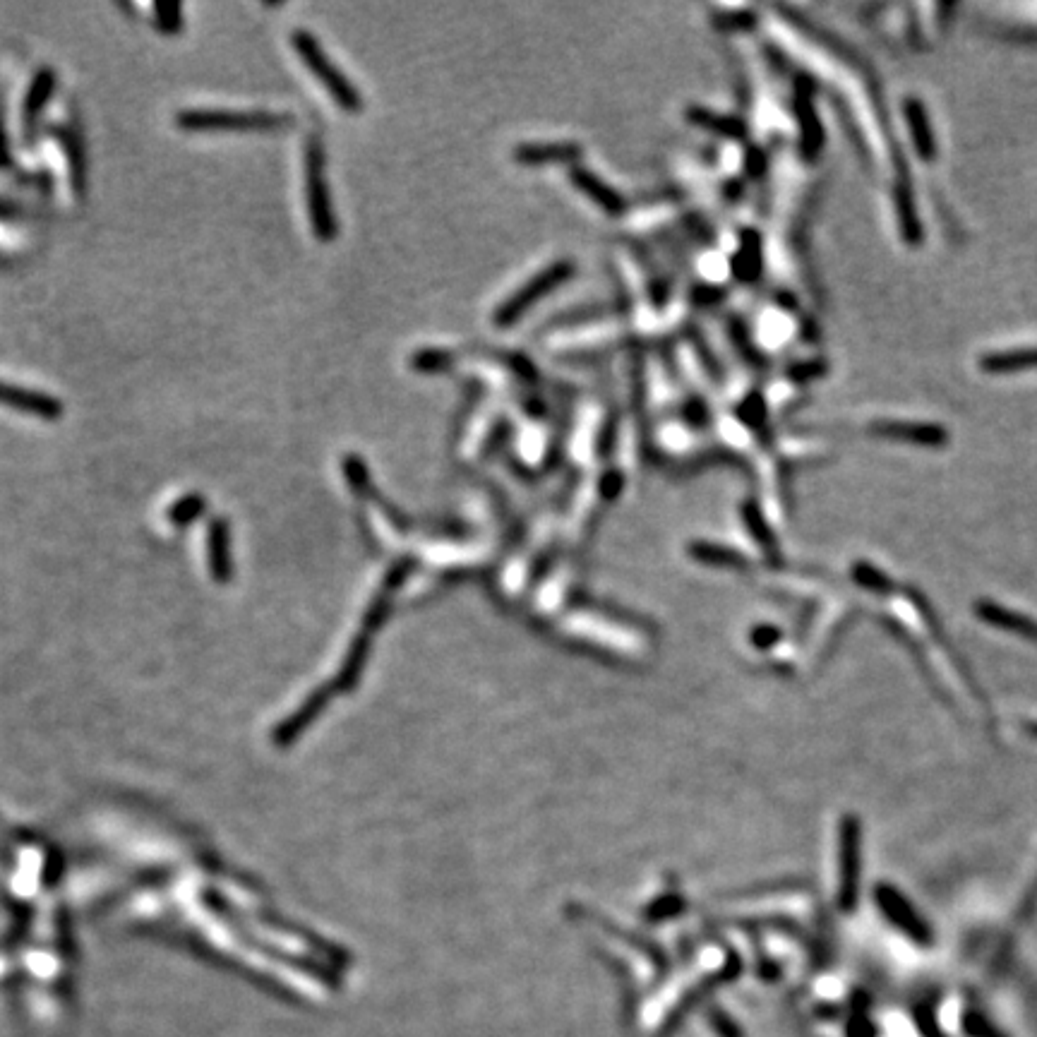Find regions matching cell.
Segmentation results:
<instances>
[{"label":"cell","instance_id":"1","mask_svg":"<svg viewBox=\"0 0 1037 1037\" xmlns=\"http://www.w3.org/2000/svg\"><path fill=\"white\" fill-rule=\"evenodd\" d=\"M577 272L572 260H557L553 265L543 267L541 272L533 274L531 279H526L512 296H507L505 301L495 308L493 322L497 329H509L514 322H519L536 303H541L543 298H548L555 289H560L565 281H569Z\"/></svg>","mask_w":1037,"mask_h":1037},{"label":"cell","instance_id":"2","mask_svg":"<svg viewBox=\"0 0 1037 1037\" xmlns=\"http://www.w3.org/2000/svg\"><path fill=\"white\" fill-rule=\"evenodd\" d=\"M305 202H308L310 224L317 241L327 243L337 238V217L329 197V183L325 173V152L317 137L305 142Z\"/></svg>","mask_w":1037,"mask_h":1037},{"label":"cell","instance_id":"3","mask_svg":"<svg viewBox=\"0 0 1037 1037\" xmlns=\"http://www.w3.org/2000/svg\"><path fill=\"white\" fill-rule=\"evenodd\" d=\"M293 46H296L298 56H301L305 68H310V73H313L317 77V82H320V85L325 87L329 94H332V99L337 101L341 109L344 111H361L363 109V99H361V94H358V89L353 87L349 80H346L344 73H341L337 65L329 61V56L322 53L320 44H317V39L313 37V34L296 32L293 34Z\"/></svg>","mask_w":1037,"mask_h":1037},{"label":"cell","instance_id":"4","mask_svg":"<svg viewBox=\"0 0 1037 1037\" xmlns=\"http://www.w3.org/2000/svg\"><path fill=\"white\" fill-rule=\"evenodd\" d=\"M178 125L183 130H277L291 125V118L269 111L193 109L178 113Z\"/></svg>","mask_w":1037,"mask_h":1037},{"label":"cell","instance_id":"5","mask_svg":"<svg viewBox=\"0 0 1037 1037\" xmlns=\"http://www.w3.org/2000/svg\"><path fill=\"white\" fill-rule=\"evenodd\" d=\"M569 183H572L586 200L601 209L603 214H608V217L615 219L627 214L625 197L617 193L613 185L605 183L601 176L584 169V166H572V169H569Z\"/></svg>","mask_w":1037,"mask_h":1037},{"label":"cell","instance_id":"6","mask_svg":"<svg viewBox=\"0 0 1037 1037\" xmlns=\"http://www.w3.org/2000/svg\"><path fill=\"white\" fill-rule=\"evenodd\" d=\"M581 157V145L577 142H524L512 152V159L524 166H548V164H574Z\"/></svg>","mask_w":1037,"mask_h":1037},{"label":"cell","instance_id":"7","mask_svg":"<svg viewBox=\"0 0 1037 1037\" xmlns=\"http://www.w3.org/2000/svg\"><path fill=\"white\" fill-rule=\"evenodd\" d=\"M327 701H329V687L327 685L317 687L315 692L310 694V697L305 699L301 706H298V711L279 725L277 733H274V742H277L279 747L291 745V742L296 740V737L301 735L303 730L308 728V725L313 723L317 716H320V711L325 709Z\"/></svg>","mask_w":1037,"mask_h":1037},{"label":"cell","instance_id":"8","mask_svg":"<svg viewBox=\"0 0 1037 1037\" xmlns=\"http://www.w3.org/2000/svg\"><path fill=\"white\" fill-rule=\"evenodd\" d=\"M685 118L706 133L723 137V140H745L747 123L740 116H728V113L706 109V106H687Z\"/></svg>","mask_w":1037,"mask_h":1037},{"label":"cell","instance_id":"9","mask_svg":"<svg viewBox=\"0 0 1037 1037\" xmlns=\"http://www.w3.org/2000/svg\"><path fill=\"white\" fill-rule=\"evenodd\" d=\"M0 404L13 406L17 411L34 413V416L41 418H58L63 413L61 401L46 397L41 392H29V389L5 385V382H0Z\"/></svg>","mask_w":1037,"mask_h":1037},{"label":"cell","instance_id":"10","mask_svg":"<svg viewBox=\"0 0 1037 1037\" xmlns=\"http://www.w3.org/2000/svg\"><path fill=\"white\" fill-rule=\"evenodd\" d=\"M207 553L209 569L219 584H226L233 574L231 565V533L224 519H214L207 529Z\"/></svg>","mask_w":1037,"mask_h":1037},{"label":"cell","instance_id":"11","mask_svg":"<svg viewBox=\"0 0 1037 1037\" xmlns=\"http://www.w3.org/2000/svg\"><path fill=\"white\" fill-rule=\"evenodd\" d=\"M795 118L797 125H800V137L802 142H805V149L814 157L821 145H824V135H821V123L817 118V111H814L812 94L807 92L805 85L797 87L795 92Z\"/></svg>","mask_w":1037,"mask_h":1037},{"label":"cell","instance_id":"12","mask_svg":"<svg viewBox=\"0 0 1037 1037\" xmlns=\"http://www.w3.org/2000/svg\"><path fill=\"white\" fill-rule=\"evenodd\" d=\"M764 265V253H761V238L754 229L742 233V241L737 245V253L733 257V272L737 279L754 281L761 274Z\"/></svg>","mask_w":1037,"mask_h":1037},{"label":"cell","instance_id":"13","mask_svg":"<svg viewBox=\"0 0 1037 1037\" xmlns=\"http://www.w3.org/2000/svg\"><path fill=\"white\" fill-rule=\"evenodd\" d=\"M53 87H56V77H53L51 70H41V73H37V77H34L32 82V89H29L27 94V101H25V121L27 125H32L34 121L39 118V113L44 111L46 101H49Z\"/></svg>","mask_w":1037,"mask_h":1037},{"label":"cell","instance_id":"14","mask_svg":"<svg viewBox=\"0 0 1037 1037\" xmlns=\"http://www.w3.org/2000/svg\"><path fill=\"white\" fill-rule=\"evenodd\" d=\"M980 613L985 620L992 622V625L1004 627V629H1018V634H1023V637L1037 639V627L1030 620H1025V617L1006 613L1004 608H997V605H989V603L980 605Z\"/></svg>","mask_w":1037,"mask_h":1037},{"label":"cell","instance_id":"15","mask_svg":"<svg viewBox=\"0 0 1037 1037\" xmlns=\"http://www.w3.org/2000/svg\"><path fill=\"white\" fill-rule=\"evenodd\" d=\"M454 365V353L442 349H423L411 358V368L416 373H445Z\"/></svg>","mask_w":1037,"mask_h":1037},{"label":"cell","instance_id":"16","mask_svg":"<svg viewBox=\"0 0 1037 1037\" xmlns=\"http://www.w3.org/2000/svg\"><path fill=\"white\" fill-rule=\"evenodd\" d=\"M886 910H889V913H891L893 917H896L898 925H901V927L905 929V932L913 934L915 939L927 941L929 934H927L925 925H922V922L917 920V915L913 913V910L908 908V905H905V901H901V898L891 896V893H889V896H886Z\"/></svg>","mask_w":1037,"mask_h":1037},{"label":"cell","instance_id":"17","mask_svg":"<svg viewBox=\"0 0 1037 1037\" xmlns=\"http://www.w3.org/2000/svg\"><path fill=\"white\" fill-rule=\"evenodd\" d=\"M202 509H205V500H202V495H185L183 500H178L176 505L169 509V521L176 526H185L200 517Z\"/></svg>","mask_w":1037,"mask_h":1037},{"label":"cell","instance_id":"18","mask_svg":"<svg viewBox=\"0 0 1037 1037\" xmlns=\"http://www.w3.org/2000/svg\"><path fill=\"white\" fill-rule=\"evenodd\" d=\"M154 13H157V25L164 29L166 34H176L178 29H181L183 25V17H181V5H157L154 8Z\"/></svg>","mask_w":1037,"mask_h":1037},{"label":"cell","instance_id":"19","mask_svg":"<svg viewBox=\"0 0 1037 1037\" xmlns=\"http://www.w3.org/2000/svg\"><path fill=\"white\" fill-rule=\"evenodd\" d=\"M754 22H757V13L749 8L725 10V15L718 17V25L723 29H749L754 27Z\"/></svg>","mask_w":1037,"mask_h":1037},{"label":"cell","instance_id":"20","mask_svg":"<svg viewBox=\"0 0 1037 1037\" xmlns=\"http://www.w3.org/2000/svg\"><path fill=\"white\" fill-rule=\"evenodd\" d=\"M824 370H826L824 363H814V361L797 363L795 368L790 370V377H793V380H797V382H805V380H812V377L824 375Z\"/></svg>","mask_w":1037,"mask_h":1037},{"label":"cell","instance_id":"21","mask_svg":"<svg viewBox=\"0 0 1037 1037\" xmlns=\"http://www.w3.org/2000/svg\"><path fill=\"white\" fill-rule=\"evenodd\" d=\"M1030 733H1033V735H1037V725H1033V730H1030Z\"/></svg>","mask_w":1037,"mask_h":1037}]
</instances>
